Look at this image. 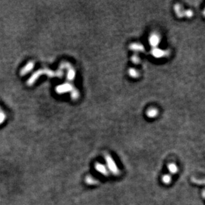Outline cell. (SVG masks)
<instances>
[{
	"instance_id": "cell-1",
	"label": "cell",
	"mask_w": 205,
	"mask_h": 205,
	"mask_svg": "<svg viewBox=\"0 0 205 205\" xmlns=\"http://www.w3.org/2000/svg\"><path fill=\"white\" fill-rule=\"evenodd\" d=\"M41 76V73L40 69H39L37 71H36L35 73H34L33 74L32 76L29 78V80H27V86H29V87H31V86L33 85V84L36 82V81L37 80V79L40 77Z\"/></svg>"
},
{
	"instance_id": "cell-2",
	"label": "cell",
	"mask_w": 205,
	"mask_h": 205,
	"mask_svg": "<svg viewBox=\"0 0 205 205\" xmlns=\"http://www.w3.org/2000/svg\"><path fill=\"white\" fill-rule=\"evenodd\" d=\"M34 62L30 61L28 62V63L25 65V66L23 67V68L20 71V75L21 76H25L26 75L27 73H29L30 71H31L33 69L34 67Z\"/></svg>"
},
{
	"instance_id": "cell-3",
	"label": "cell",
	"mask_w": 205,
	"mask_h": 205,
	"mask_svg": "<svg viewBox=\"0 0 205 205\" xmlns=\"http://www.w3.org/2000/svg\"><path fill=\"white\" fill-rule=\"evenodd\" d=\"M72 89L71 86L69 84H64L60 85L59 87H57L56 88V91L59 94H62V93H64L67 91H70Z\"/></svg>"
},
{
	"instance_id": "cell-4",
	"label": "cell",
	"mask_w": 205,
	"mask_h": 205,
	"mask_svg": "<svg viewBox=\"0 0 205 205\" xmlns=\"http://www.w3.org/2000/svg\"><path fill=\"white\" fill-rule=\"evenodd\" d=\"M6 114H5L3 111L0 110V125L3 123L5 120H6Z\"/></svg>"
},
{
	"instance_id": "cell-5",
	"label": "cell",
	"mask_w": 205,
	"mask_h": 205,
	"mask_svg": "<svg viewBox=\"0 0 205 205\" xmlns=\"http://www.w3.org/2000/svg\"><path fill=\"white\" fill-rule=\"evenodd\" d=\"M74 76V71L73 70H70L68 73V78L70 79V80H72V79H73Z\"/></svg>"
},
{
	"instance_id": "cell-6",
	"label": "cell",
	"mask_w": 205,
	"mask_h": 205,
	"mask_svg": "<svg viewBox=\"0 0 205 205\" xmlns=\"http://www.w3.org/2000/svg\"><path fill=\"white\" fill-rule=\"evenodd\" d=\"M151 42H152L151 43H153V45H155V44H157V42H158L157 37H153L152 39H151Z\"/></svg>"
},
{
	"instance_id": "cell-7",
	"label": "cell",
	"mask_w": 205,
	"mask_h": 205,
	"mask_svg": "<svg viewBox=\"0 0 205 205\" xmlns=\"http://www.w3.org/2000/svg\"><path fill=\"white\" fill-rule=\"evenodd\" d=\"M0 110H1V108H0Z\"/></svg>"
}]
</instances>
